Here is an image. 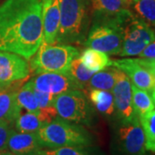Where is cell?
Masks as SVG:
<instances>
[{"label":"cell","instance_id":"30bf717a","mask_svg":"<svg viewBox=\"0 0 155 155\" xmlns=\"http://www.w3.org/2000/svg\"><path fill=\"white\" fill-rule=\"evenodd\" d=\"M30 72L28 63L17 54L0 51V84L20 83Z\"/></svg>","mask_w":155,"mask_h":155},{"label":"cell","instance_id":"7402d4cb","mask_svg":"<svg viewBox=\"0 0 155 155\" xmlns=\"http://www.w3.org/2000/svg\"><path fill=\"white\" fill-rule=\"evenodd\" d=\"M17 101L21 109H23L28 112L38 114V104L34 93L33 84L31 80L28 81V83L24 84L22 87L17 90Z\"/></svg>","mask_w":155,"mask_h":155},{"label":"cell","instance_id":"3957f363","mask_svg":"<svg viewBox=\"0 0 155 155\" xmlns=\"http://www.w3.org/2000/svg\"><path fill=\"white\" fill-rule=\"evenodd\" d=\"M89 0H61L60 27L55 43L84 44L89 29Z\"/></svg>","mask_w":155,"mask_h":155},{"label":"cell","instance_id":"4316f807","mask_svg":"<svg viewBox=\"0 0 155 155\" xmlns=\"http://www.w3.org/2000/svg\"><path fill=\"white\" fill-rule=\"evenodd\" d=\"M13 124L10 122L0 121V151H6L8 140L13 129Z\"/></svg>","mask_w":155,"mask_h":155},{"label":"cell","instance_id":"603a6c76","mask_svg":"<svg viewBox=\"0 0 155 155\" xmlns=\"http://www.w3.org/2000/svg\"><path fill=\"white\" fill-rule=\"evenodd\" d=\"M67 73L79 85L81 90H84L87 87L89 80L93 76L95 72L88 70L84 66L80 59L77 57L72 61Z\"/></svg>","mask_w":155,"mask_h":155},{"label":"cell","instance_id":"e0dca14e","mask_svg":"<svg viewBox=\"0 0 155 155\" xmlns=\"http://www.w3.org/2000/svg\"><path fill=\"white\" fill-rule=\"evenodd\" d=\"M79 59L84 67L93 72H99L111 66V61L107 54L91 48L84 50Z\"/></svg>","mask_w":155,"mask_h":155},{"label":"cell","instance_id":"d6986e66","mask_svg":"<svg viewBox=\"0 0 155 155\" xmlns=\"http://www.w3.org/2000/svg\"><path fill=\"white\" fill-rule=\"evenodd\" d=\"M132 100L134 110L139 118L154 110V104L147 91L132 84Z\"/></svg>","mask_w":155,"mask_h":155},{"label":"cell","instance_id":"d4e9b609","mask_svg":"<svg viewBox=\"0 0 155 155\" xmlns=\"http://www.w3.org/2000/svg\"><path fill=\"white\" fill-rule=\"evenodd\" d=\"M145 134L146 150L155 153V110L140 118Z\"/></svg>","mask_w":155,"mask_h":155},{"label":"cell","instance_id":"9a60e30c","mask_svg":"<svg viewBox=\"0 0 155 155\" xmlns=\"http://www.w3.org/2000/svg\"><path fill=\"white\" fill-rule=\"evenodd\" d=\"M17 91L14 83L0 84V121L10 122L13 125L22 111L17 104Z\"/></svg>","mask_w":155,"mask_h":155},{"label":"cell","instance_id":"ac0fdd59","mask_svg":"<svg viewBox=\"0 0 155 155\" xmlns=\"http://www.w3.org/2000/svg\"><path fill=\"white\" fill-rule=\"evenodd\" d=\"M93 13L116 15L129 10L133 0H89Z\"/></svg>","mask_w":155,"mask_h":155},{"label":"cell","instance_id":"f546056e","mask_svg":"<svg viewBox=\"0 0 155 155\" xmlns=\"http://www.w3.org/2000/svg\"><path fill=\"white\" fill-rule=\"evenodd\" d=\"M32 155H49L47 153V152L46 151H43V150H40V151H38V152H36L35 153H34V154Z\"/></svg>","mask_w":155,"mask_h":155},{"label":"cell","instance_id":"1f68e13d","mask_svg":"<svg viewBox=\"0 0 155 155\" xmlns=\"http://www.w3.org/2000/svg\"><path fill=\"white\" fill-rule=\"evenodd\" d=\"M151 95H152V99H153V104H154V106H155V88L151 91Z\"/></svg>","mask_w":155,"mask_h":155},{"label":"cell","instance_id":"52a82bcc","mask_svg":"<svg viewBox=\"0 0 155 155\" xmlns=\"http://www.w3.org/2000/svg\"><path fill=\"white\" fill-rule=\"evenodd\" d=\"M54 105L58 116L75 123H88L91 109L81 90H72L55 96Z\"/></svg>","mask_w":155,"mask_h":155},{"label":"cell","instance_id":"6da1fadb","mask_svg":"<svg viewBox=\"0 0 155 155\" xmlns=\"http://www.w3.org/2000/svg\"><path fill=\"white\" fill-rule=\"evenodd\" d=\"M42 0H5L0 5V51L29 60L43 41Z\"/></svg>","mask_w":155,"mask_h":155},{"label":"cell","instance_id":"2e32d148","mask_svg":"<svg viewBox=\"0 0 155 155\" xmlns=\"http://www.w3.org/2000/svg\"><path fill=\"white\" fill-rule=\"evenodd\" d=\"M88 97L90 102L97 110L105 116H111L115 113V102L113 94L109 91L89 89Z\"/></svg>","mask_w":155,"mask_h":155},{"label":"cell","instance_id":"5bb4252c","mask_svg":"<svg viewBox=\"0 0 155 155\" xmlns=\"http://www.w3.org/2000/svg\"><path fill=\"white\" fill-rule=\"evenodd\" d=\"M43 148L37 133H22L13 130L7 149L16 155H32Z\"/></svg>","mask_w":155,"mask_h":155},{"label":"cell","instance_id":"ffe728a7","mask_svg":"<svg viewBox=\"0 0 155 155\" xmlns=\"http://www.w3.org/2000/svg\"><path fill=\"white\" fill-rule=\"evenodd\" d=\"M45 125L37 114L28 111L21 113L14 122L16 130L22 133H37Z\"/></svg>","mask_w":155,"mask_h":155},{"label":"cell","instance_id":"8992f818","mask_svg":"<svg viewBox=\"0 0 155 155\" xmlns=\"http://www.w3.org/2000/svg\"><path fill=\"white\" fill-rule=\"evenodd\" d=\"M155 40V30L147 22L133 15L123 27V41L119 55H139L145 48Z\"/></svg>","mask_w":155,"mask_h":155},{"label":"cell","instance_id":"44dd1931","mask_svg":"<svg viewBox=\"0 0 155 155\" xmlns=\"http://www.w3.org/2000/svg\"><path fill=\"white\" fill-rule=\"evenodd\" d=\"M116 77V68L102 70L95 72L89 80L87 88L97 89L110 91L115 85Z\"/></svg>","mask_w":155,"mask_h":155},{"label":"cell","instance_id":"83f0119b","mask_svg":"<svg viewBox=\"0 0 155 155\" xmlns=\"http://www.w3.org/2000/svg\"><path fill=\"white\" fill-rule=\"evenodd\" d=\"M138 56L141 59H155V40L150 42Z\"/></svg>","mask_w":155,"mask_h":155},{"label":"cell","instance_id":"4fadbf2b","mask_svg":"<svg viewBox=\"0 0 155 155\" xmlns=\"http://www.w3.org/2000/svg\"><path fill=\"white\" fill-rule=\"evenodd\" d=\"M61 0L41 1V22L43 42L53 45L55 43L60 27Z\"/></svg>","mask_w":155,"mask_h":155},{"label":"cell","instance_id":"cb8c5ba5","mask_svg":"<svg viewBox=\"0 0 155 155\" xmlns=\"http://www.w3.org/2000/svg\"><path fill=\"white\" fill-rule=\"evenodd\" d=\"M131 5L139 18L155 27V0H133Z\"/></svg>","mask_w":155,"mask_h":155},{"label":"cell","instance_id":"f1b7e54d","mask_svg":"<svg viewBox=\"0 0 155 155\" xmlns=\"http://www.w3.org/2000/svg\"><path fill=\"white\" fill-rule=\"evenodd\" d=\"M136 60L141 66H143L145 68H147L153 74V76L155 78V59H141V58H138Z\"/></svg>","mask_w":155,"mask_h":155},{"label":"cell","instance_id":"7a4b0ae2","mask_svg":"<svg viewBox=\"0 0 155 155\" xmlns=\"http://www.w3.org/2000/svg\"><path fill=\"white\" fill-rule=\"evenodd\" d=\"M133 15L130 10L116 15L93 13L92 24L84 44L110 55H119L122 48L124 24Z\"/></svg>","mask_w":155,"mask_h":155},{"label":"cell","instance_id":"ba28073f","mask_svg":"<svg viewBox=\"0 0 155 155\" xmlns=\"http://www.w3.org/2000/svg\"><path fill=\"white\" fill-rule=\"evenodd\" d=\"M116 141L122 155H146L145 134L136 116L129 122H122L116 134Z\"/></svg>","mask_w":155,"mask_h":155},{"label":"cell","instance_id":"484cf974","mask_svg":"<svg viewBox=\"0 0 155 155\" xmlns=\"http://www.w3.org/2000/svg\"><path fill=\"white\" fill-rule=\"evenodd\" d=\"M84 147H63L46 151L49 155H91Z\"/></svg>","mask_w":155,"mask_h":155},{"label":"cell","instance_id":"8fae6325","mask_svg":"<svg viewBox=\"0 0 155 155\" xmlns=\"http://www.w3.org/2000/svg\"><path fill=\"white\" fill-rule=\"evenodd\" d=\"M34 88L50 94L57 95L72 90H81L72 78L67 73L46 72L31 79Z\"/></svg>","mask_w":155,"mask_h":155},{"label":"cell","instance_id":"9c48e42d","mask_svg":"<svg viewBox=\"0 0 155 155\" xmlns=\"http://www.w3.org/2000/svg\"><path fill=\"white\" fill-rule=\"evenodd\" d=\"M115 108L122 122H129L136 117L132 100V84L125 72L116 68V83L112 89Z\"/></svg>","mask_w":155,"mask_h":155},{"label":"cell","instance_id":"7c38bea8","mask_svg":"<svg viewBox=\"0 0 155 155\" xmlns=\"http://www.w3.org/2000/svg\"><path fill=\"white\" fill-rule=\"evenodd\" d=\"M111 66L126 73L134 85L151 92L155 88V78L136 59L111 61Z\"/></svg>","mask_w":155,"mask_h":155},{"label":"cell","instance_id":"5b68a950","mask_svg":"<svg viewBox=\"0 0 155 155\" xmlns=\"http://www.w3.org/2000/svg\"><path fill=\"white\" fill-rule=\"evenodd\" d=\"M79 55L77 48L67 44L49 45L42 41L30 61V69L35 74L46 72L66 73L72 61Z\"/></svg>","mask_w":155,"mask_h":155},{"label":"cell","instance_id":"277c9868","mask_svg":"<svg viewBox=\"0 0 155 155\" xmlns=\"http://www.w3.org/2000/svg\"><path fill=\"white\" fill-rule=\"evenodd\" d=\"M43 147H87L92 142L90 134L75 122L56 116L38 131Z\"/></svg>","mask_w":155,"mask_h":155},{"label":"cell","instance_id":"4dcf8cb0","mask_svg":"<svg viewBox=\"0 0 155 155\" xmlns=\"http://www.w3.org/2000/svg\"><path fill=\"white\" fill-rule=\"evenodd\" d=\"M0 155H16L12 153L11 152H7V151H0Z\"/></svg>","mask_w":155,"mask_h":155}]
</instances>
